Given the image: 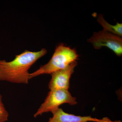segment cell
Instances as JSON below:
<instances>
[{"instance_id": "obj_2", "label": "cell", "mask_w": 122, "mask_h": 122, "mask_svg": "<svg viewBox=\"0 0 122 122\" xmlns=\"http://www.w3.org/2000/svg\"><path fill=\"white\" fill-rule=\"evenodd\" d=\"M78 57L75 49L62 44H59L56 47L49 62L30 74V79L41 75L51 74L54 72L64 69L72 62L76 61Z\"/></svg>"}, {"instance_id": "obj_4", "label": "cell", "mask_w": 122, "mask_h": 122, "mask_svg": "<svg viewBox=\"0 0 122 122\" xmlns=\"http://www.w3.org/2000/svg\"><path fill=\"white\" fill-rule=\"evenodd\" d=\"M87 41L92 44L96 49H100L105 46L113 51L118 56L122 55V37L103 30L97 32H94L93 36L87 39Z\"/></svg>"}, {"instance_id": "obj_5", "label": "cell", "mask_w": 122, "mask_h": 122, "mask_svg": "<svg viewBox=\"0 0 122 122\" xmlns=\"http://www.w3.org/2000/svg\"><path fill=\"white\" fill-rule=\"evenodd\" d=\"M77 65L76 61L70 64L67 67L52 73L48 86L50 90L60 89L68 90L70 88V80Z\"/></svg>"}, {"instance_id": "obj_3", "label": "cell", "mask_w": 122, "mask_h": 122, "mask_svg": "<svg viewBox=\"0 0 122 122\" xmlns=\"http://www.w3.org/2000/svg\"><path fill=\"white\" fill-rule=\"evenodd\" d=\"M77 103L76 98L72 96L69 90H51L48 93L44 102L34 116V117H36L44 113L52 112L54 110L59 108V106L63 103H68L74 106Z\"/></svg>"}, {"instance_id": "obj_7", "label": "cell", "mask_w": 122, "mask_h": 122, "mask_svg": "<svg viewBox=\"0 0 122 122\" xmlns=\"http://www.w3.org/2000/svg\"><path fill=\"white\" fill-rule=\"evenodd\" d=\"M97 21L102 26L103 30L122 37V24L117 22L114 25H111L107 22L102 14L98 15Z\"/></svg>"}, {"instance_id": "obj_9", "label": "cell", "mask_w": 122, "mask_h": 122, "mask_svg": "<svg viewBox=\"0 0 122 122\" xmlns=\"http://www.w3.org/2000/svg\"><path fill=\"white\" fill-rule=\"evenodd\" d=\"M102 122H122L120 120L118 121H112L110 119L107 117H105L102 119Z\"/></svg>"}, {"instance_id": "obj_8", "label": "cell", "mask_w": 122, "mask_h": 122, "mask_svg": "<svg viewBox=\"0 0 122 122\" xmlns=\"http://www.w3.org/2000/svg\"><path fill=\"white\" fill-rule=\"evenodd\" d=\"M2 96L0 94V122H5L8 120L9 113L2 102Z\"/></svg>"}, {"instance_id": "obj_1", "label": "cell", "mask_w": 122, "mask_h": 122, "mask_svg": "<svg viewBox=\"0 0 122 122\" xmlns=\"http://www.w3.org/2000/svg\"><path fill=\"white\" fill-rule=\"evenodd\" d=\"M47 53V50L44 48L38 52L26 50L16 55L15 59L11 61L0 60V81L28 84L30 79V68Z\"/></svg>"}, {"instance_id": "obj_6", "label": "cell", "mask_w": 122, "mask_h": 122, "mask_svg": "<svg viewBox=\"0 0 122 122\" xmlns=\"http://www.w3.org/2000/svg\"><path fill=\"white\" fill-rule=\"evenodd\" d=\"M52 117L50 118L48 122H100V119L90 116H81L70 114L58 108L52 112Z\"/></svg>"}]
</instances>
